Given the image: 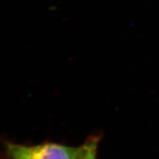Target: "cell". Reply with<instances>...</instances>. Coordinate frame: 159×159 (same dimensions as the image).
<instances>
[{
    "label": "cell",
    "mask_w": 159,
    "mask_h": 159,
    "mask_svg": "<svg viewBox=\"0 0 159 159\" xmlns=\"http://www.w3.org/2000/svg\"><path fill=\"white\" fill-rule=\"evenodd\" d=\"M80 147L54 142L34 145L3 141L2 153L5 159H76Z\"/></svg>",
    "instance_id": "6da1fadb"
},
{
    "label": "cell",
    "mask_w": 159,
    "mask_h": 159,
    "mask_svg": "<svg viewBox=\"0 0 159 159\" xmlns=\"http://www.w3.org/2000/svg\"><path fill=\"white\" fill-rule=\"evenodd\" d=\"M99 141L100 136L97 135L88 137L83 144L80 146L76 159H97Z\"/></svg>",
    "instance_id": "7a4b0ae2"
}]
</instances>
